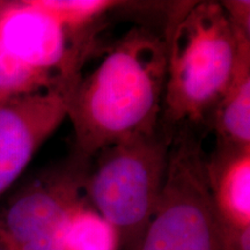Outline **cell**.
Listing matches in <instances>:
<instances>
[{
  "label": "cell",
  "instance_id": "cell-9",
  "mask_svg": "<svg viewBox=\"0 0 250 250\" xmlns=\"http://www.w3.org/2000/svg\"><path fill=\"white\" fill-rule=\"evenodd\" d=\"M210 118L218 147H250V40H241L233 77Z\"/></svg>",
  "mask_w": 250,
  "mask_h": 250
},
{
  "label": "cell",
  "instance_id": "cell-2",
  "mask_svg": "<svg viewBox=\"0 0 250 250\" xmlns=\"http://www.w3.org/2000/svg\"><path fill=\"white\" fill-rule=\"evenodd\" d=\"M167 67L161 123L169 129L208 120L229 85L241 40L218 1L181 2L165 30Z\"/></svg>",
  "mask_w": 250,
  "mask_h": 250
},
{
  "label": "cell",
  "instance_id": "cell-4",
  "mask_svg": "<svg viewBox=\"0 0 250 250\" xmlns=\"http://www.w3.org/2000/svg\"><path fill=\"white\" fill-rule=\"evenodd\" d=\"M134 250H226L206 156L191 126L174 130L160 199Z\"/></svg>",
  "mask_w": 250,
  "mask_h": 250
},
{
  "label": "cell",
  "instance_id": "cell-16",
  "mask_svg": "<svg viewBox=\"0 0 250 250\" xmlns=\"http://www.w3.org/2000/svg\"><path fill=\"white\" fill-rule=\"evenodd\" d=\"M224 235H225V234H224ZM225 242H226V240H225ZM226 250H229V249H228V247H227V243H226Z\"/></svg>",
  "mask_w": 250,
  "mask_h": 250
},
{
  "label": "cell",
  "instance_id": "cell-13",
  "mask_svg": "<svg viewBox=\"0 0 250 250\" xmlns=\"http://www.w3.org/2000/svg\"><path fill=\"white\" fill-rule=\"evenodd\" d=\"M235 33L250 39V1L227 0L220 1Z\"/></svg>",
  "mask_w": 250,
  "mask_h": 250
},
{
  "label": "cell",
  "instance_id": "cell-5",
  "mask_svg": "<svg viewBox=\"0 0 250 250\" xmlns=\"http://www.w3.org/2000/svg\"><path fill=\"white\" fill-rule=\"evenodd\" d=\"M93 43V31L71 29L39 0L0 1L2 48L27 66L54 77L67 94Z\"/></svg>",
  "mask_w": 250,
  "mask_h": 250
},
{
  "label": "cell",
  "instance_id": "cell-11",
  "mask_svg": "<svg viewBox=\"0 0 250 250\" xmlns=\"http://www.w3.org/2000/svg\"><path fill=\"white\" fill-rule=\"evenodd\" d=\"M50 88L62 87L50 74L19 62L0 44V104L19 96Z\"/></svg>",
  "mask_w": 250,
  "mask_h": 250
},
{
  "label": "cell",
  "instance_id": "cell-12",
  "mask_svg": "<svg viewBox=\"0 0 250 250\" xmlns=\"http://www.w3.org/2000/svg\"><path fill=\"white\" fill-rule=\"evenodd\" d=\"M40 5L77 31H93V24L111 9L124 5L111 0H39Z\"/></svg>",
  "mask_w": 250,
  "mask_h": 250
},
{
  "label": "cell",
  "instance_id": "cell-1",
  "mask_svg": "<svg viewBox=\"0 0 250 250\" xmlns=\"http://www.w3.org/2000/svg\"><path fill=\"white\" fill-rule=\"evenodd\" d=\"M167 46L165 34L137 27L111 45L67 94L77 155L156 131L161 124Z\"/></svg>",
  "mask_w": 250,
  "mask_h": 250
},
{
  "label": "cell",
  "instance_id": "cell-10",
  "mask_svg": "<svg viewBox=\"0 0 250 250\" xmlns=\"http://www.w3.org/2000/svg\"><path fill=\"white\" fill-rule=\"evenodd\" d=\"M57 250H120V241L114 227L87 201L62 228Z\"/></svg>",
  "mask_w": 250,
  "mask_h": 250
},
{
  "label": "cell",
  "instance_id": "cell-6",
  "mask_svg": "<svg viewBox=\"0 0 250 250\" xmlns=\"http://www.w3.org/2000/svg\"><path fill=\"white\" fill-rule=\"evenodd\" d=\"M88 160L77 155L70 164L41 174L18 191L0 215V233L13 250H57L62 228L87 202Z\"/></svg>",
  "mask_w": 250,
  "mask_h": 250
},
{
  "label": "cell",
  "instance_id": "cell-3",
  "mask_svg": "<svg viewBox=\"0 0 250 250\" xmlns=\"http://www.w3.org/2000/svg\"><path fill=\"white\" fill-rule=\"evenodd\" d=\"M173 136L161 123L153 133L112 144L88 160L86 198L116 230L122 250H134L154 213Z\"/></svg>",
  "mask_w": 250,
  "mask_h": 250
},
{
  "label": "cell",
  "instance_id": "cell-7",
  "mask_svg": "<svg viewBox=\"0 0 250 250\" xmlns=\"http://www.w3.org/2000/svg\"><path fill=\"white\" fill-rule=\"evenodd\" d=\"M67 118V93L50 88L0 104V195Z\"/></svg>",
  "mask_w": 250,
  "mask_h": 250
},
{
  "label": "cell",
  "instance_id": "cell-14",
  "mask_svg": "<svg viewBox=\"0 0 250 250\" xmlns=\"http://www.w3.org/2000/svg\"><path fill=\"white\" fill-rule=\"evenodd\" d=\"M225 240L229 250H250V227L226 228L223 226Z\"/></svg>",
  "mask_w": 250,
  "mask_h": 250
},
{
  "label": "cell",
  "instance_id": "cell-8",
  "mask_svg": "<svg viewBox=\"0 0 250 250\" xmlns=\"http://www.w3.org/2000/svg\"><path fill=\"white\" fill-rule=\"evenodd\" d=\"M206 177L223 226L250 227V147L217 146L206 158Z\"/></svg>",
  "mask_w": 250,
  "mask_h": 250
},
{
  "label": "cell",
  "instance_id": "cell-15",
  "mask_svg": "<svg viewBox=\"0 0 250 250\" xmlns=\"http://www.w3.org/2000/svg\"><path fill=\"white\" fill-rule=\"evenodd\" d=\"M0 250H13L11 248V246L6 242V240L2 237L1 233H0Z\"/></svg>",
  "mask_w": 250,
  "mask_h": 250
}]
</instances>
